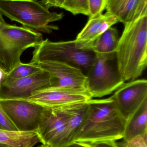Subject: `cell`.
Wrapping results in <instances>:
<instances>
[{"instance_id": "23", "label": "cell", "mask_w": 147, "mask_h": 147, "mask_svg": "<svg viewBox=\"0 0 147 147\" xmlns=\"http://www.w3.org/2000/svg\"><path fill=\"white\" fill-rule=\"evenodd\" d=\"M0 129L10 131H18L9 117L0 105Z\"/></svg>"}, {"instance_id": "26", "label": "cell", "mask_w": 147, "mask_h": 147, "mask_svg": "<svg viewBox=\"0 0 147 147\" xmlns=\"http://www.w3.org/2000/svg\"><path fill=\"white\" fill-rule=\"evenodd\" d=\"M64 147H89L86 144L79 142H73Z\"/></svg>"}, {"instance_id": "14", "label": "cell", "mask_w": 147, "mask_h": 147, "mask_svg": "<svg viewBox=\"0 0 147 147\" xmlns=\"http://www.w3.org/2000/svg\"><path fill=\"white\" fill-rule=\"evenodd\" d=\"M119 22L117 17L108 12L104 14H102L89 18L86 25L75 40L77 47L85 50V47L88 44Z\"/></svg>"}, {"instance_id": "16", "label": "cell", "mask_w": 147, "mask_h": 147, "mask_svg": "<svg viewBox=\"0 0 147 147\" xmlns=\"http://www.w3.org/2000/svg\"><path fill=\"white\" fill-rule=\"evenodd\" d=\"M146 133H147V99L127 120L123 139L124 142H127Z\"/></svg>"}, {"instance_id": "5", "label": "cell", "mask_w": 147, "mask_h": 147, "mask_svg": "<svg viewBox=\"0 0 147 147\" xmlns=\"http://www.w3.org/2000/svg\"><path fill=\"white\" fill-rule=\"evenodd\" d=\"M34 48L31 61L33 63L63 62L88 71L96 58L92 51L79 48L75 40L53 42L47 39Z\"/></svg>"}, {"instance_id": "29", "label": "cell", "mask_w": 147, "mask_h": 147, "mask_svg": "<svg viewBox=\"0 0 147 147\" xmlns=\"http://www.w3.org/2000/svg\"><path fill=\"white\" fill-rule=\"evenodd\" d=\"M0 147H13L9 146V145H6V144H0Z\"/></svg>"}, {"instance_id": "10", "label": "cell", "mask_w": 147, "mask_h": 147, "mask_svg": "<svg viewBox=\"0 0 147 147\" xmlns=\"http://www.w3.org/2000/svg\"><path fill=\"white\" fill-rule=\"evenodd\" d=\"M35 64L38 65L42 69L49 72L55 78L56 84L52 88L87 91V77L80 68L60 62Z\"/></svg>"}, {"instance_id": "20", "label": "cell", "mask_w": 147, "mask_h": 147, "mask_svg": "<svg viewBox=\"0 0 147 147\" xmlns=\"http://www.w3.org/2000/svg\"><path fill=\"white\" fill-rule=\"evenodd\" d=\"M63 9L70 12L74 15H89L88 0H65Z\"/></svg>"}, {"instance_id": "3", "label": "cell", "mask_w": 147, "mask_h": 147, "mask_svg": "<svg viewBox=\"0 0 147 147\" xmlns=\"http://www.w3.org/2000/svg\"><path fill=\"white\" fill-rule=\"evenodd\" d=\"M48 9L35 0H0L2 14L36 32L49 33L58 29V27L49 24L62 20L64 14Z\"/></svg>"}, {"instance_id": "7", "label": "cell", "mask_w": 147, "mask_h": 147, "mask_svg": "<svg viewBox=\"0 0 147 147\" xmlns=\"http://www.w3.org/2000/svg\"><path fill=\"white\" fill-rule=\"evenodd\" d=\"M0 105L19 132H37L50 108L26 99H0Z\"/></svg>"}, {"instance_id": "4", "label": "cell", "mask_w": 147, "mask_h": 147, "mask_svg": "<svg viewBox=\"0 0 147 147\" xmlns=\"http://www.w3.org/2000/svg\"><path fill=\"white\" fill-rule=\"evenodd\" d=\"M43 40L40 33L25 27L0 24V67L9 73L21 62L22 54Z\"/></svg>"}, {"instance_id": "1", "label": "cell", "mask_w": 147, "mask_h": 147, "mask_svg": "<svg viewBox=\"0 0 147 147\" xmlns=\"http://www.w3.org/2000/svg\"><path fill=\"white\" fill-rule=\"evenodd\" d=\"M115 54L124 82L142 75L147 65V15L124 24Z\"/></svg>"}, {"instance_id": "19", "label": "cell", "mask_w": 147, "mask_h": 147, "mask_svg": "<svg viewBox=\"0 0 147 147\" xmlns=\"http://www.w3.org/2000/svg\"><path fill=\"white\" fill-rule=\"evenodd\" d=\"M42 69L36 64L31 63L20 64L6 74V78L11 79H17L31 76L40 72Z\"/></svg>"}, {"instance_id": "22", "label": "cell", "mask_w": 147, "mask_h": 147, "mask_svg": "<svg viewBox=\"0 0 147 147\" xmlns=\"http://www.w3.org/2000/svg\"><path fill=\"white\" fill-rule=\"evenodd\" d=\"M122 147H147V133L136 136L127 142L120 143Z\"/></svg>"}, {"instance_id": "27", "label": "cell", "mask_w": 147, "mask_h": 147, "mask_svg": "<svg viewBox=\"0 0 147 147\" xmlns=\"http://www.w3.org/2000/svg\"><path fill=\"white\" fill-rule=\"evenodd\" d=\"M6 74H7L5 73L0 67V86H1L3 81L4 80V78H5Z\"/></svg>"}, {"instance_id": "2", "label": "cell", "mask_w": 147, "mask_h": 147, "mask_svg": "<svg viewBox=\"0 0 147 147\" xmlns=\"http://www.w3.org/2000/svg\"><path fill=\"white\" fill-rule=\"evenodd\" d=\"M127 121L113 104L96 101L89 105L86 121L74 142L90 144L123 139Z\"/></svg>"}, {"instance_id": "18", "label": "cell", "mask_w": 147, "mask_h": 147, "mask_svg": "<svg viewBox=\"0 0 147 147\" xmlns=\"http://www.w3.org/2000/svg\"><path fill=\"white\" fill-rule=\"evenodd\" d=\"M41 142L36 132L10 131L0 129V144L13 147H33Z\"/></svg>"}, {"instance_id": "12", "label": "cell", "mask_w": 147, "mask_h": 147, "mask_svg": "<svg viewBox=\"0 0 147 147\" xmlns=\"http://www.w3.org/2000/svg\"><path fill=\"white\" fill-rule=\"evenodd\" d=\"M65 115L58 108H50L36 133L42 144L59 147L67 126Z\"/></svg>"}, {"instance_id": "11", "label": "cell", "mask_w": 147, "mask_h": 147, "mask_svg": "<svg viewBox=\"0 0 147 147\" xmlns=\"http://www.w3.org/2000/svg\"><path fill=\"white\" fill-rule=\"evenodd\" d=\"M92 98L87 91L68 88H49L34 93L25 99L52 108L71 104L85 102Z\"/></svg>"}, {"instance_id": "13", "label": "cell", "mask_w": 147, "mask_h": 147, "mask_svg": "<svg viewBox=\"0 0 147 147\" xmlns=\"http://www.w3.org/2000/svg\"><path fill=\"white\" fill-rule=\"evenodd\" d=\"M65 115L67 126L59 147H64L73 143L81 128L87 119L89 102L71 104L58 107Z\"/></svg>"}, {"instance_id": "17", "label": "cell", "mask_w": 147, "mask_h": 147, "mask_svg": "<svg viewBox=\"0 0 147 147\" xmlns=\"http://www.w3.org/2000/svg\"><path fill=\"white\" fill-rule=\"evenodd\" d=\"M117 29L110 28L96 40L88 44L85 50L99 54H113L115 53L119 40Z\"/></svg>"}, {"instance_id": "25", "label": "cell", "mask_w": 147, "mask_h": 147, "mask_svg": "<svg viewBox=\"0 0 147 147\" xmlns=\"http://www.w3.org/2000/svg\"><path fill=\"white\" fill-rule=\"evenodd\" d=\"M85 144L89 147H122L120 143H117L116 141L98 142L90 144Z\"/></svg>"}, {"instance_id": "9", "label": "cell", "mask_w": 147, "mask_h": 147, "mask_svg": "<svg viewBox=\"0 0 147 147\" xmlns=\"http://www.w3.org/2000/svg\"><path fill=\"white\" fill-rule=\"evenodd\" d=\"M112 97L120 115L127 121L147 99V80H135L124 83Z\"/></svg>"}, {"instance_id": "6", "label": "cell", "mask_w": 147, "mask_h": 147, "mask_svg": "<svg viewBox=\"0 0 147 147\" xmlns=\"http://www.w3.org/2000/svg\"><path fill=\"white\" fill-rule=\"evenodd\" d=\"M96 54V59L86 75V90L92 98L109 95L125 83L117 64L113 63L115 53Z\"/></svg>"}, {"instance_id": "31", "label": "cell", "mask_w": 147, "mask_h": 147, "mask_svg": "<svg viewBox=\"0 0 147 147\" xmlns=\"http://www.w3.org/2000/svg\"><path fill=\"white\" fill-rule=\"evenodd\" d=\"M11 1H14V0H11Z\"/></svg>"}, {"instance_id": "24", "label": "cell", "mask_w": 147, "mask_h": 147, "mask_svg": "<svg viewBox=\"0 0 147 147\" xmlns=\"http://www.w3.org/2000/svg\"><path fill=\"white\" fill-rule=\"evenodd\" d=\"M41 3L47 9L52 7L64 8L65 0H41Z\"/></svg>"}, {"instance_id": "15", "label": "cell", "mask_w": 147, "mask_h": 147, "mask_svg": "<svg viewBox=\"0 0 147 147\" xmlns=\"http://www.w3.org/2000/svg\"><path fill=\"white\" fill-rule=\"evenodd\" d=\"M107 12L123 24L147 15V0H107Z\"/></svg>"}, {"instance_id": "21", "label": "cell", "mask_w": 147, "mask_h": 147, "mask_svg": "<svg viewBox=\"0 0 147 147\" xmlns=\"http://www.w3.org/2000/svg\"><path fill=\"white\" fill-rule=\"evenodd\" d=\"M89 15V19L102 14L106 8L107 0H88Z\"/></svg>"}, {"instance_id": "28", "label": "cell", "mask_w": 147, "mask_h": 147, "mask_svg": "<svg viewBox=\"0 0 147 147\" xmlns=\"http://www.w3.org/2000/svg\"><path fill=\"white\" fill-rule=\"evenodd\" d=\"M3 15L0 13V24L5 23V21L2 16Z\"/></svg>"}, {"instance_id": "8", "label": "cell", "mask_w": 147, "mask_h": 147, "mask_svg": "<svg viewBox=\"0 0 147 147\" xmlns=\"http://www.w3.org/2000/svg\"><path fill=\"white\" fill-rule=\"evenodd\" d=\"M55 84V78L43 69L22 78L11 79L5 77L0 86V99H25L37 92L53 87Z\"/></svg>"}, {"instance_id": "30", "label": "cell", "mask_w": 147, "mask_h": 147, "mask_svg": "<svg viewBox=\"0 0 147 147\" xmlns=\"http://www.w3.org/2000/svg\"><path fill=\"white\" fill-rule=\"evenodd\" d=\"M39 147H52L51 146H49V145H45V144H42V145H41Z\"/></svg>"}]
</instances>
